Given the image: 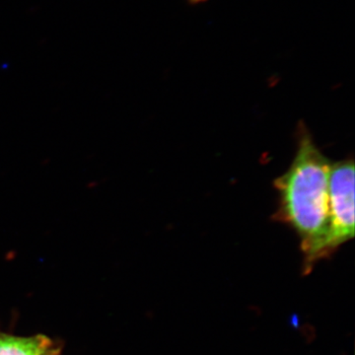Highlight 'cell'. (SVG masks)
Wrapping results in <instances>:
<instances>
[{
	"mask_svg": "<svg viewBox=\"0 0 355 355\" xmlns=\"http://www.w3.org/2000/svg\"><path fill=\"white\" fill-rule=\"evenodd\" d=\"M0 355H62V349L44 335L20 336L0 331Z\"/></svg>",
	"mask_w": 355,
	"mask_h": 355,
	"instance_id": "obj_3",
	"label": "cell"
},
{
	"mask_svg": "<svg viewBox=\"0 0 355 355\" xmlns=\"http://www.w3.org/2000/svg\"><path fill=\"white\" fill-rule=\"evenodd\" d=\"M331 167V161L301 121L295 156L288 169L273 182L279 200L272 219L288 226L298 236L304 273H309L318 261L324 259Z\"/></svg>",
	"mask_w": 355,
	"mask_h": 355,
	"instance_id": "obj_1",
	"label": "cell"
},
{
	"mask_svg": "<svg viewBox=\"0 0 355 355\" xmlns=\"http://www.w3.org/2000/svg\"><path fill=\"white\" fill-rule=\"evenodd\" d=\"M329 228L324 259L354 237V161L331 163L329 183Z\"/></svg>",
	"mask_w": 355,
	"mask_h": 355,
	"instance_id": "obj_2",
	"label": "cell"
},
{
	"mask_svg": "<svg viewBox=\"0 0 355 355\" xmlns=\"http://www.w3.org/2000/svg\"><path fill=\"white\" fill-rule=\"evenodd\" d=\"M187 1L191 4V6H198V4L205 3L207 0H187Z\"/></svg>",
	"mask_w": 355,
	"mask_h": 355,
	"instance_id": "obj_4",
	"label": "cell"
}]
</instances>
